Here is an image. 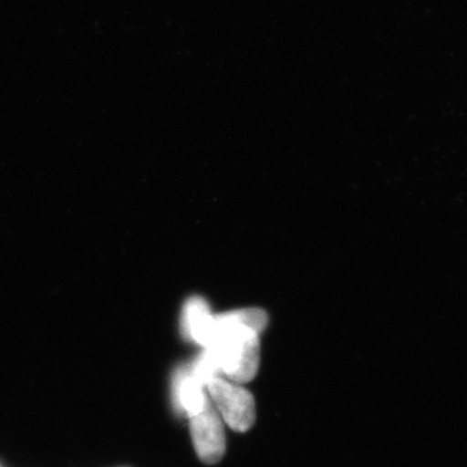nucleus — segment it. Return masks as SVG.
<instances>
[{
	"instance_id": "nucleus-1",
	"label": "nucleus",
	"mask_w": 467,
	"mask_h": 467,
	"mask_svg": "<svg viewBox=\"0 0 467 467\" xmlns=\"http://www.w3.org/2000/svg\"><path fill=\"white\" fill-rule=\"evenodd\" d=\"M266 325V315L260 309L214 316L204 350L213 358L221 377L238 384L254 379L260 364V334Z\"/></svg>"
},
{
	"instance_id": "nucleus-2",
	"label": "nucleus",
	"mask_w": 467,
	"mask_h": 467,
	"mask_svg": "<svg viewBox=\"0 0 467 467\" xmlns=\"http://www.w3.org/2000/svg\"><path fill=\"white\" fill-rule=\"evenodd\" d=\"M207 393L218 414L235 431L250 430L256 418L254 396L241 384L223 377L209 380Z\"/></svg>"
},
{
	"instance_id": "nucleus-3",
	"label": "nucleus",
	"mask_w": 467,
	"mask_h": 467,
	"mask_svg": "<svg viewBox=\"0 0 467 467\" xmlns=\"http://www.w3.org/2000/svg\"><path fill=\"white\" fill-rule=\"evenodd\" d=\"M193 447L199 459L205 463H217L226 450L223 418L212 404L211 399L195 416L190 417Z\"/></svg>"
},
{
	"instance_id": "nucleus-4",
	"label": "nucleus",
	"mask_w": 467,
	"mask_h": 467,
	"mask_svg": "<svg viewBox=\"0 0 467 467\" xmlns=\"http://www.w3.org/2000/svg\"><path fill=\"white\" fill-rule=\"evenodd\" d=\"M173 396L175 407L189 418L199 413L209 400L207 389L190 367L180 368L175 374Z\"/></svg>"
},
{
	"instance_id": "nucleus-5",
	"label": "nucleus",
	"mask_w": 467,
	"mask_h": 467,
	"mask_svg": "<svg viewBox=\"0 0 467 467\" xmlns=\"http://www.w3.org/2000/svg\"><path fill=\"white\" fill-rule=\"evenodd\" d=\"M214 315H212L207 301L195 296L186 301L181 318V327L187 339L201 344L202 348L207 346L213 328Z\"/></svg>"
}]
</instances>
